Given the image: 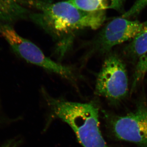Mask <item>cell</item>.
I'll return each instance as SVG.
<instances>
[{
  "instance_id": "obj_1",
  "label": "cell",
  "mask_w": 147,
  "mask_h": 147,
  "mask_svg": "<svg viewBox=\"0 0 147 147\" xmlns=\"http://www.w3.org/2000/svg\"><path fill=\"white\" fill-rule=\"evenodd\" d=\"M23 6L38 11L30 13L34 23L48 33L57 41L56 51L62 57L71 48L76 32L86 29L96 30L106 19L105 11H85L67 1L47 3L40 0H16Z\"/></svg>"
},
{
  "instance_id": "obj_2",
  "label": "cell",
  "mask_w": 147,
  "mask_h": 147,
  "mask_svg": "<svg viewBox=\"0 0 147 147\" xmlns=\"http://www.w3.org/2000/svg\"><path fill=\"white\" fill-rule=\"evenodd\" d=\"M53 118L67 124L83 147H112L108 145L99 127V107L95 101L71 102L55 98L42 90Z\"/></svg>"
},
{
  "instance_id": "obj_3",
  "label": "cell",
  "mask_w": 147,
  "mask_h": 147,
  "mask_svg": "<svg viewBox=\"0 0 147 147\" xmlns=\"http://www.w3.org/2000/svg\"><path fill=\"white\" fill-rule=\"evenodd\" d=\"M0 34L16 56L27 62L56 74L72 83L75 82L76 75L71 67L55 62L45 56L33 42L19 35L12 24L0 22Z\"/></svg>"
},
{
  "instance_id": "obj_4",
  "label": "cell",
  "mask_w": 147,
  "mask_h": 147,
  "mask_svg": "<svg viewBox=\"0 0 147 147\" xmlns=\"http://www.w3.org/2000/svg\"><path fill=\"white\" fill-rule=\"evenodd\" d=\"M128 92L125 65L117 55L110 54L105 58L98 74L95 93L115 105L124 100Z\"/></svg>"
},
{
  "instance_id": "obj_5",
  "label": "cell",
  "mask_w": 147,
  "mask_h": 147,
  "mask_svg": "<svg viewBox=\"0 0 147 147\" xmlns=\"http://www.w3.org/2000/svg\"><path fill=\"white\" fill-rule=\"evenodd\" d=\"M108 127L116 139L147 147V105L140 102L133 111L124 115L104 111Z\"/></svg>"
},
{
  "instance_id": "obj_6",
  "label": "cell",
  "mask_w": 147,
  "mask_h": 147,
  "mask_svg": "<svg viewBox=\"0 0 147 147\" xmlns=\"http://www.w3.org/2000/svg\"><path fill=\"white\" fill-rule=\"evenodd\" d=\"M142 23L120 17L109 22L92 43V53H108L116 45L132 39L141 30Z\"/></svg>"
},
{
  "instance_id": "obj_7",
  "label": "cell",
  "mask_w": 147,
  "mask_h": 147,
  "mask_svg": "<svg viewBox=\"0 0 147 147\" xmlns=\"http://www.w3.org/2000/svg\"><path fill=\"white\" fill-rule=\"evenodd\" d=\"M30 11L16 0H0V22L12 24L29 17Z\"/></svg>"
},
{
  "instance_id": "obj_8",
  "label": "cell",
  "mask_w": 147,
  "mask_h": 147,
  "mask_svg": "<svg viewBox=\"0 0 147 147\" xmlns=\"http://www.w3.org/2000/svg\"><path fill=\"white\" fill-rule=\"evenodd\" d=\"M76 8L87 11H105L112 9L121 11L125 0H67Z\"/></svg>"
},
{
  "instance_id": "obj_9",
  "label": "cell",
  "mask_w": 147,
  "mask_h": 147,
  "mask_svg": "<svg viewBox=\"0 0 147 147\" xmlns=\"http://www.w3.org/2000/svg\"><path fill=\"white\" fill-rule=\"evenodd\" d=\"M141 30L124 50L127 57L137 61L147 50V20L142 23Z\"/></svg>"
},
{
  "instance_id": "obj_10",
  "label": "cell",
  "mask_w": 147,
  "mask_h": 147,
  "mask_svg": "<svg viewBox=\"0 0 147 147\" xmlns=\"http://www.w3.org/2000/svg\"><path fill=\"white\" fill-rule=\"evenodd\" d=\"M147 72V50L137 61V64L133 75V81L131 87L132 91L134 90L137 84L143 79Z\"/></svg>"
},
{
  "instance_id": "obj_11",
  "label": "cell",
  "mask_w": 147,
  "mask_h": 147,
  "mask_svg": "<svg viewBox=\"0 0 147 147\" xmlns=\"http://www.w3.org/2000/svg\"><path fill=\"white\" fill-rule=\"evenodd\" d=\"M147 6V0H136L133 5L122 15V18H131L138 15Z\"/></svg>"
},
{
  "instance_id": "obj_12",
  "label": "cell",
  "mask_w": 147,
  "mask_h": 147,
  "mask_svg": "<svg viewBox=\"0 0 147 147\" xmlns=\"http://www.w3.org/2000/svg\"><path fill=\"white\" fill-rule=\"evenodd\" d=\"M1 147H18V146L16 143H13V142H9L8 144H6Z\"/></svg>"
}]
</instances>
